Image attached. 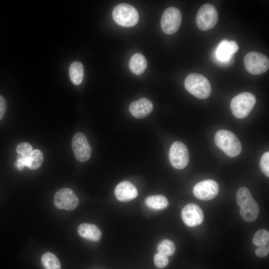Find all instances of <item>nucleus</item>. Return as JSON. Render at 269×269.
I'll return each instance as SVG.
<instances>
[{
    "label": "nucleus",
    "instance_id": "25",
    "mask_svg": "<svg viewBox=\"0 0 269 269\" xmlns=\"http://www.w3.org/2000/svg\"><path fill=\"white\" fill-rule=\"evenodd\" d=\"M269 233L266 230L261 229L258 231L254 236L253 243L259 246L269 245Z\"/></svg>",
    "mask_w": 269,
    "mask_h": 269
},
{
    "label": "nucleus",
    "instance_id": "19",
    "mask_svg": "<svg viewBox=\"0 0 269 269\" xmlns=\"http://www.w3.org/2000/svg\"><path fill=\"white\" fill-rule=\"evenodd\" d=\"M147 67V61L144 56L139 53L134 54L129 62L131 72L137 75L142 74Z\"/></svg>",
    "mask_w": 269,
    "mask_h": 269
},
{
    "label": "nucleus",
    "instance_id": "14",
    "mask_svg": "<svg viewBox=\"0 0 269 269\" xmlns=\"http://www.w3.org/2000/svg\"><path fill=\"white\" fill-rule=\"evenodd\" d=\"M238 50L239 46L236 41H229L225 39L219 42L215 52V55L219 61L227 63L231 60L232 56Z\"/></svg>",
    "mask_w": 269,
    "mask_h": 269
},
{
    "label": "nucleus",
    "instance_id": "17",
    "mask_svg": "<svg viewBox=\"0 0 269 269\" xmlns=\"http://www.w3.org/2000/svg\"><path fill=\"white\" fill-rule=\"evenodd\" d=\"M77 230L80 236L90 241H98L101 238V232L94 224L89 223L81 224L78 226Z\"/></svg>",
    "mask_w": 269,
    "mask_h": 269
},
{
    "label": "nucleus",
    "instance_id": "21",
    "mask_svg": "<svg viewBox=\"0 0 269 269\" xmlns=\"http://www.w3.org/2000/svg\"><path fill=\"white\" fill-rule=\"evenodd\" d=\"M146 205L151 209L160 210L168 205L167 199L162 195H155L148 196L145 200Z\"/></svg>",
    "mask_w": 269,
    "mask_h": 269
},
{
    "label": "nucleus",
    "instance_id": "26",
    "mask_svg": "<svg viewBox=\"0 0 269 269\" xmlns=\"http://www.w3.org/2000/svg\"><path fill=\"white\" fill-rule=\"evenodd\" d=\"M32 145L26 142H23L18 144L16 148L17 153L21 157L28 156L32 151Z\"/></svg>",
    "mask_w": 269,
    "mask_h": 269
},
{
    "label": "nucleus",
    "instance_id": "6",
    "mask_svg": "<svg viewBox=\"0 0 269 269\" xmlns=\"http://www.w3.org/2000/svg\"><path fill=\"white\" fill-rule=\"evenodd\" d=\"M218 19L216 8L208 3L204 4L199 9L196 15L197 27L202 30H207L214 27Z\"/></svg>",
    "mask_w": 269,
    "mask_h": 269
},
{
    "label": "nucleus",
    "instance_id": "2",
    "mask_svg": "<svg viewBox=\"0 0 269 269\" xmlns=\"http://www.w3.org/2000/svg\"><path fill=\"white\" fill-rule=\"evenodd\" d=\"M186 90L195 97L204 99L210 96L212 89L208 80L203 75L191 73L185 79Z\"/></svg>",
    "mask_w": 269,
    "mask_h": 269
},
{
    "label": "nucleus",
    "instance_id": "28",
    "mask_svg": "<svg viewBox=\"0 0 269 269\" xmlns=\"http://www.w3.org/2000/svg\"><path fill=\"white\" fill-rule=\"evenodd\" d=\"M154 263L156 267L163 268L168 264L169 260L167 256L157 253L154 256Z\"/></svg>",
    "mask_w": 269,
    "mask_h": 269
},
{
    "label": "nucleus",
    "instance_id": "4",
    "mask_svg": "<svg viewBox=\"0 0 269 269\" xmlns=\"http://www.w3.org/2000/svg\"><path fill=\"white\" fill-rule=\"evenodd\" d=\"M112 16L115 21L124 27H132L136 25L139 15L136 8L125 3L117 5L112 11Z\"/></svg>",
    "mask_w": 269,
    "mask_h": 269
},
{
    "label": "nucleus",
    "instance_id": "13",
    "mask_svg": "<svg viewBox=\"0 0 269 269\" xmlns=\"http://www.w3.org/2000/svg\"><path fill=\"white\" fill-rule=\"evenodd\" d=\"M43 160L42 152L39 149H35L26 157L19 155L16 160L15 166L19 171H21L25 166L31 170H35L40 167Z\"/></svg>",
    "mask_w": 269,
    "mask_h": 269
},
{
    "label": "nucleus",
    "instance_id": "8",
    "mask_svg": "<svg viewBox=\"0 0 269 269\" xmlns=\"http://www.w3.org/2000/svg\"><path fill=\"white\" fill-rule=\"evenodd\" d=\"M53 203L59 209L71 211L78 206L79 199L72 189L69 188H63L57 191L55 193Z\"/></svg>",
    "mask_w": 269,
    "mask_h": 269
},
{
    "label": "nucleus",
    "instance_id": "1",
    "mask_svg": "<svg viewBox=\"0 0 269 269\" xmlns=\"http://www.w3.org/2000/svg\"><path fill=\"white\" fill-rule=\"evenodd\" d=\"M215 143L227 156H237L242 151V145L237 136L225 130H219L215 134Z\"/></svg>",
    "mask_w": 269,
    "mask_h": 269
},
{
    "label": "nucleus",
    "instance_id": "11",
    "mask_svg": "<svg viewBox=\"0 0 269 269\" xmlns=\"http://www.w3.org/2000/svg\"><path fill=\"white\" fill-rule=\"evenodd\" d=\"M219 189V185L215 181L207 179L197 183L193 188V192L200 200H209L217 195Z\"/></svg>",
    "mask_w": 269,
    "mask_h": 269
},
{
    "label": "nucleus",
    "instance_id": "18",
    "mask_svg": "<svg viewBox=\"0 0 269 269\" xmlns=\"http://www.w3.org/2000/svg\"><path fill=\"white\" fill-rule=\"evenodd\" d=\"M259 210L258 203L253 199L249 203L240 208V213L244 220L252 222L257 218Z\"/></svg>",
    "mask_w": 269,
    "mask_h": 269
},
{
    "label": "nucleus",
    "instance_id": "9",
    "mask_svg": "<svg viewBox=\"0 0 269 269\" xmlns=\"http://www.w3.org/2000/svg\"><path fill=\"white\" fill-rule=\"evenodd\" d=\"M169 158L173 167L177 169L184 168L189 162V152L186 146L179 141L173 142L170 148Z\"/></svg>",
    "mask_w": 269,
    "mask_h": 269
},
{
    "label": "nucleus",
    "instance_id": "23",
    "mask_svg": "<svg viewBox=\"0 0 269 269\" xmlns=\"http://www.w3.org/2000/svg\"><path fill=\"white\" fill-rule=\"evenodd\" d=\"M253 199L250 191L246 187L240 188L236 193L237 203L240 208L249 203Z\"/></svg>",
    "mask_w": 269,
    "mask_h": 269
},
{
    "label": "nucleus",
    "instance_id": "27",
    "mask_svg": "<svg viewBox=\"0 0 269 269\" xmlns=\"http://www.w3.org/2000/svg\"><path fill=\"white\" fill-rule=\"evenodd\" d=\"M260 167L262 172L267 177L269 176V152L264 153L260 160Z\"/></svg>",
    "mask_w": 269,
    "mask_h": 269
},
{
    "label": "nucleus",
    "instance_id": "24",
    "mask_svg": "<svg viewBox=\"0 0 269 269\" xmlns=\"http://www.w3.org/2000/svg\"><path fill=\"white\" fill-rule=\"evenodd\" d=\"M158 253L170 256L175 252V248L174 243L169 240L165 239L160 242L157 245Z\"/></svg>",
    "mask_w": 269,
    "mask_h": 269
},
{
    "label": "nucleus",
    "instance_id": "7",
    "mask_svg": "<svg viewBox=\"0 0 269 269\" xmlns=\"http://www.w3.org/2000/svg\"><path fill=\"white\" fill-rule=\"evenodd\" d=\"M182 20V14L176 7H169L163 12L160 25L162 31L166 34H172L179 29Z\"/></svg>",
    "mask_w": 269,
    "mask_h": 269
},
{
    "label": "nucleus",
    "instance_id": "20",
    "mask_svg": "<svg viewBox=\"0 0 269 269\" xmlns=\"http://www.w3.org/2000/svg\"><path fill=\"white\" fill-rule=\"evenodd\" d=\"M69 72L70 80L73 84L78 85L81 83L84 77V68L81 62L75 61L71 63Z\"/></svg>",
    "mask_w": 269,
    "mask_h": 269
},
{
    "label": "nucleus",
    "instance_id": "10",
    "mask_svg": "<svg viewBox=\"0 0 269 269\" xmlns=\"http://www.w3.org/2000/svg\"><path fill=\"white\" fill-rule=\"evenodd\" d=\"M71 145L74 155L78 161L85 162L90 158L91 147L83 133L78 132L74 135Z\"/></svg>",
    "mask_w": 269,
    "mask_h": 269
},
{
    "label": "nucleus",
    "instance_id": "29",
    "mask_svg": "<svg viewBox=\"0 0 269 269\" xmlns=\"http://www.w3.org/2000/svg\"><path fill=\"white\" fill-rule=\"evenodd\" d=\"M269 252V247L268 245L259 246L256 251V255L259 257L263 258L266 257Z\"/></svg>",
    "mask_w": 269,
    "mask_h": 269
},
{
    "label": "nucleus",
    "instance_id": "15",
    "mask_svg": "<svg viewBox=\"0 0 269 269\" xmlns=\"http://www.w3.org/2000/svg\"><path fill=\"white\" fill-rule=\"evenodd\" d=\"M114 193L119 201L124 202L134 199L138 194L136 187L128 181H124L119 183L115 188Z\"/></svg>",
    "mask_w": 269,
    "mask_h": 269
},
{
    "label": "nucleus",
    "instance_id": "12",
    "mask_svg": "<svg viewBox=\"0 0 269 269\" xmlns=\"http://www.w3.org/2000/svg\"><path fill=\"white\" fill-rule=\"evenodd\" d=\"M181 216L184 224L190 227L201 224L204 220L202 209L194 203H189L185 206L182 210Z\"/></svg>",
    "mask_w": 269,
    "mask_h": 269
},
{
    "label": "nucleus",
    "instance_id": "30",
    "mask_svg": "<svg viewBox=\"0 0 269 269\" xmlns=\"http://www.w3.org/2000/svg\"><path fill=\"white\" fill-rule=\"evenodd\" d=\"M6 109V103L3 97L0 95V120L3 117Z\"/></svg>",
    "mask_w": 269,
    "mask_h": 269
},
{
    "label": "nucleus",
    "instance_id": "5",
    "mask_svg": "<svg viewBox=\"0 0 269 269\" xmlns=\"http://www.w3.org/2000/svg\"><path fill=\"white\" fill-rule=\"evenodd\" d=\"M244 63L246 70L253 75L263 74L269 68V59L263 54L258 52L248 53L244 57Z\"/></svg>",
    "mask_w": 269,
    "mask_h": 269
},
{
    "label": "nucleus",
    "instance_id": "3",
    "mask_svg": "<svg viewBox=\"0 0 269 269\" xmlns=\"http://www.w3.org/2000/svg\"><path fill=\"white\" fill-rule=\"evenodd\" d=\"M256 103V97L253 94L248 92L239 94L231 102L232 114L237 118H245L250 113Z\"/></svg>",
    "mask_w": 269,
    "mask_h": 269
},
{
    "label": "nucleus",
    "instance_id": "22",
    "mask_svg": "<svg viewBox=\"0 0 269 269\" xmlns=\"http://www.w3.org/2000/svg\"><path fill=\"white\" fill-rule=\"evenodd\" d=\"M41 263L45 269H61L60 263L51 252H46L41 257Z\"/></svg>",
    "mask_w": 269,
    "mask_h": 269
},
{
    "label": "nucleus",
    "instance_id": "16",
    "mask_svg": "<svg viewBox=\"0 0 269 269\" xmlns=\"http://www.w3.org/2000/svg\"><path fill=\"white\" fill-rule=\"evenodd\" d=\"M153 106L152 102L145 98H140L133 102L129 106V111L136 119H143L152 112Z\"/></svg>",
    "mask_w": 269,
    "mask_h": 269
}]
</instances>
